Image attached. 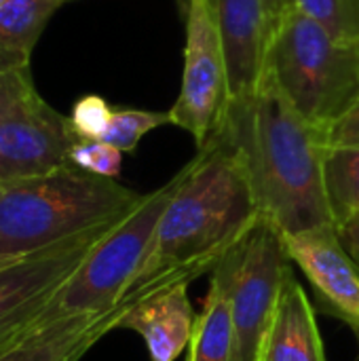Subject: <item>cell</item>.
Masks as SVG:
<instances>
[{
    "label": "cell",
    "mask_w": 359,
    "mask_h": 361,
    "mask_svg": "<svg viewBox=\"0 0 359 361\" xmlns=\"http://www.w3.org/2000/svg\"><path fill=\"white\" fill-rule=\"evenodd\" d=\"M324 186L334 226H341L359 212V142L328 146Z\"/></svg>",
    "instance_id": "obj_15"
},
{
    "label": "cell",
    "mask_w": 359,
    "mask_h": 361,
    "mask_svg": "<svg viewBox=\"0 0 359 361\" xmlns=\"http://www.w3.org/2000/svg\"><path fill=\"white\" fill-rule=\"evenodd\" d=\"M292 4L328 27L336 38L359 40V0H292Z\"/></svg>",
    "instance_id": "obj_18"
},
{
    "label": "cell",
    "mask_w": 359,
    "mask_h": 361,
    "mask_svg": "<svg viewBox=\"0 0 359 361\" xmlns=\"http://www.w3.org/2000/svg\"><path fill=\"white\" fill-rule=\"evenodd\" d=\"M171 123L169 112H154V110H138V108H116L112 112V121L108 131L104 133V142L114 146L121 152H133L140 144V140L150 133L152 129H159L163 125Z\"/></svg>",
    "instance_id": "obj_17"
},
{
    "label": "cell",
    "mask_w": 359,
    "mask_h": 361,
    "mask_svg": "<svg viewBox=\"0 0 359 361\" xmlns=\"http://www.w3.org/2000/svg\"><path fill=\"white\" fill-rule=\"evenodd\" d=\"M66 0H4L0 6V44L32 57L53 13Z\"/></svg>",
    "instance_id": "obj_16"
},
{
    "label": "cell",
    "mask_w": 359,
    "mask_h": 361,
    "mask_svg": "<svg viewBox=\"0 0 359 361\" xmlns=\"http://www.w3.org/2000/svg\"><path fill=\"white\" fill-rule=\"evenodd\" d=\"M76 142L68 116L49 106L36 89L23 93L0 114V182L72 165L70 152Z\"/></svg>",
    "instance_id": "obj_9"
},
{
    "label": "cell",
    "mask_w": 359,
    "mask_h": 361,
    "mask_svg": "<svg viewBox=\"0 0 359 361\" xmlns=\"http://www.w3.org/2000/svg\"><path fill=\"white\" fill-rule=\"evenodd\" d=\"M288 254L307 275L326 311L359 330V269L343 250L336 226L284 235Z\"/></svg>",
    "instance_id": "obj_10"
},
{
    "label": "cell",
    "mask_w": 359,
    "mask_h": 361,
    "mask_svg": "<svg viewBox=\"0 0 359 361\" xmlns=\"http://www.w3.org/2000/svg\"><path fill=\"white\" fill-rule=\"evenodd\" d=\"M264 2V8H267V15H269V23H271V27H273V23L290 8V6H294L292 4V0H262Z\"/></svg>",
    "instance_id": "obj_24"
},
{
    "label": "cell",
    "mask_w": 359,
    "mask_h": 361,
    "mask_svg": "<svg viewBox=\"0 0 359 361\" xmlns=\"http://www.w3.org/2000/svg\"><path fill=\"white\" fill-rule=\"evenodd\" d=\"M112 112L114 108H110V104L102 95L89 93L74 102L72 114L68 118L78 140H102L110 127Z\"/></svg>",
    "instance_id": "obj_20"
},
{
    "label": "cell",
    "mask_w": 359,
    "mask_h": 361,
    "mask_svg": "<svg viewBox=\"0 0 359 361\" xmlns=\"http://www.w3.org/2000/svg\"><path fill=\"white\" fill-rule=\"evenodd\" d=\"M125 216L28 254L0 271V351L19 343L47 317L57 315L53 300L59 290Z\"/></svg>",
    "instance_id": "obj_7"
},
{
    "label": "cell",
    "mask_w": 359,
    "mask_h": 361,
    "mask_svg": "<svg viewBox=\"0 0 359 361\" xmlns=\"http://www.w3.org/2000/svg\"><path fill=\"white\" fill-rule=\"evenodd\" d=\"M330 144H349L359 142V99L353 104V108L334 123V127L328 133Z\"/></svg>",
    "instance_id": "obj_22"
},
{
    "label": "cell",
    "mask_w": 359,
    "mask_h": 361,
    "mask_svg": "<svg viewBox=\"0 0 359 361\" xmlns=\"http://www.w3.org/2000/svg\"><path fill=\"white\" fill-rule=\"evenodd\" d=\"M66 2H68V0H66Z\"/></svg>",
    "instance_id": "obj_29"
},
{
    "label": "cell",
    "mask_w": 359,
    "mask_h": 361,
    "mask_svg": "<svg viewBox=\"0 0 359 361\" xmlns=\"http://www.w3.org/2000/svg\"><path fill=\"white\" fill-rule=\"evenodd\" d=\"M222 42L231 104H248L256 97L271 34L262 0H209Z\"/></svg>",
    "instance_id": "obj_11"
},
{
    "label": "cell",
    "mask_w": 359,
    "mask_h": 361,
    "mask_svg": "<svg viewBox=\"0 0 359 361\" xmlns=\"http://www.w3.org/2000/svg\"><path fill=\"white\" fill-rule=\"evenodd\" d=\"M176 6H178V13H180V17L184 19V17H186V13H188L190 0H176Z\"/></svg>",
    "instance_id": "obj_25"
},
{
    "label": "cell",
    "mask_w": 359,
    "mask_h": 361,
    "mask_svg": "<svg viewBox=\"0 0 359 361\" xmlns=\"http://www.w3.org/2000/svg\"><path fill=\"white\" fill-rule=\"evenodd\" d=\"M355 47H358V51H359V40H358V42H355Z\"/></svg>",
    "instance_id": "obj_27"
},
{
    "label": "cell",
    "mask_w": 359,
    "mask_h": 361,
    "mask_svg": "<svg viewBox=\"0 0 359 361\" xmlns=\"http://www.w3.org/2000/svg\"><path fill=\"white\" fill-rule=\"evenodd\" d=\"M2 2H4V0H0V6H2Z\"/></svg>",
    "instance_id": "obj_28"
},
{
    "label": "cell",
    "mask_w": 359,
    "mask_h": 361,
    "mask_svg": "<svg viewBox=\"0 0 359 361\" xmlns=\"http://www.w3.org/2000/svg\"><path fill=\"white\" fill-rule=\"evenodd\" d=\"M70 163L87 173L114 180L123 167V152L104 140H78L72 146Z\"/></svg>",
    "instance_id": "obj_19"
},
{
    "label": "cell",
    "mask_w": 359,
    "mask_h": 361,
    "mask_svg": "<svg viewBox=\"0 0 359 361\" xmlns=\"http://www.w3.org/2000/svg\"><path fill=\"white\" fill-rule=\"evenodd\" d=\"M36 89L30 57L0 44V114L23 93Z\"/></svg>",
    "instance_id": "obj_21"
},
{
    "label": "cell",
    "mask_w": 359,
    "mask_h": 361,
    "mask_svg": "<svg viewBox=\"0 0 359 361\" xmlns=\"http://www.w3.org/2000/svg\"><path fill=\"white\" fill-rule=\"evenodd\" d=\"M184 23L182 85L169 110V121L186 129L201 148L220 127L231 106L229 72L209 0H190Z\"/></svg>",
    "instance_id": "obj_8"
},
{
    "label": "cell",
    "mask_w": 359,
    "mask_h": 361,
    "mask_svg": "<svg viewBox=\"0 0 359 361\" xmlns=\"http://www.w3.org/2000/svg\"><path fill=\"white\" fill-rule=\"evenodd\" d=\"M220 127L245 165L258 212L284 235L334 226L324 186L328 133L307 123L271 80H260L252 102L231 104Z\"/></svg>",
    "instance_id": "obj_1"
},
{
    "label": "cell",
    "mask_w": 359,
    "mask_h": 361,
    "mask_svg": "<svg viewBox=\"0 0 359 361\" xmlns=\"http://www.w3.org/2000/svg\"><path fill=\"white\" fill-rule=\"evenodd\" d=\"M209 275V281L226 294L231 305L235 361H258L281 290L292 275L284 233L273 220L258 214Z\"/></svg>",
    "instance_id": "obj_5"
},
{
    "label": "cell",
    "mask_w": 359,
    "mask_h": 361,
    "mask_svg": "<svg viewBox=\"0 0 359 361\" xmlns=\"http://www.w3.org/2000/svg\"><path fill=\"white\" fill-rule=\"evenodd\" d=\"M19 258H23V256H17V258H11V256H0V271H2V269H6V267H11V264H15Z\"/></svg>",
    "instance_id": "obj_26"
},
{
    "label": "cell",
    "mask_w": 359,
    "mask_h": 361,
    "mask_svg": "<svg viewBox=\"0 0 359 361\" xmlns=\"http://www.w3.org/2000/svg\"><path fill=\"white\" fill-rule=\"evenodd\" d=\"M258 214L245 165L226 131L218 127L180 169V184L159 220L142 269L218 262Z\"/></svg>",
    "instance_id": "obj_2"
},
{
    "label": "cell",
    "mask_w": 359,
    "mask_h": 361,
    "mask_svg": "<svg viewBox=\"0 0 359 361\" xmlns=\"http://www.w3.org/2000/svg\"><path fill=\"white\" fill-rule=\"evenodd\" d=\"M144 195L74 165L0 182V256H28L129 214Z\"/></svg>",
    "instance_id": "obj_3"
},
{
    "label": "cell",
    "mask_w": 359,
    "mask_h": 361,
    "mask_svg": "<svg viewBox=\"0 0 359 361\" xmlns=\"http://www.w3.org/2000/svg\"><path fill=\"white\" fill-rule=\"evenodd\" d=\"M180 184V171L142 201L89 252L53 300L57 315L110 311L146 264L159 220Z\"/></svg>",
    "instance_id": "obj_6"
},
{
    "label": "cell",
    "mask_w": 359,
    "mask_h": 361,
    "mask_svg": "<svg viewBox=\"0 0 359 361\" xmlns=\"http://www.w3.org/2000/svg\"><path fill=\"white\" fill-rule=\"evenodd\" d=\"M262 78L307 123L330 133L359 99V51L290 6L271 27Z\"/></svg>",
    "instance_id": "obj_4"
},
{
    "label": "cell",
    "mask_w": 359,
    "mask_h": 361,
    "mask_svg": "<svg viewBox=\"0 0 359 361\" xmlns=\"http://www.w3.org/2000/svg\"><path fill=\"white\" fill-rule=\"evenodd\" d=\"M186 361H235V330L226 294L209 281V292L188 345Z\"/></svg>",
    "instance_id": "obj_14"
},
{
    "label": "cell",
    "mask_w": 359,
    "mask_h": 361,
    "mask_svg": "<svg viewBox=\"0 0 359 361\" xmlns=\"http://www.w3.org/2000/svg\"><path fill=\"white\" fill-rule=\"evenodd\" d=\"M336 235H339L343 250L349 254V258L359 269V212L355 216H351L347 222H343L341 226H336Z\"/></svg>",
    "instance_id": "obj_23"
},
{
    "label": "cell",
    "mask_w": 359,
    "mask_h": 361,
    "mask_svg": "<svg viewBox=\"0 0 359 361\" xmlns=\"http://www.w3.org/2000/svg\"><path fill=\"white\" fill-rule=\"evenodd\" d=\"M258 361H326L315 311L294 273L286 279Z\"/></svg>",
    "instance_id": "obj_13"
},
{
    "label": "cell",
    "mask_w": 359,
    "mask_h": 361,
    "mask_svg": "<svg viewBox=\"0 0 359 361\" xmlns=\"http://www.w3.org/2000/svg\"><path fill=\"white\" fill-rule=\"evenodd\" d=\"M197 315L188 300V286H178L138 305L118 324L121 330L138 332L150 361H176L190 345Z\"/></svg>",
    "instance_id": "obj_12"
}]
</instances>
